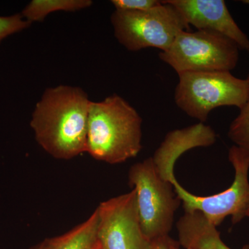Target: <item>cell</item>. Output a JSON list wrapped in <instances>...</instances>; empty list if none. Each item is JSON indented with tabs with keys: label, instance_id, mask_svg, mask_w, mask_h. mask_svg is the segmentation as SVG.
Returning <instances> with one entry per match:
<instances>
[{
	"label": "cell",
	"instance_id": "obj_11",
	"mask_svg": "<svg viewBox=\"0 0 249 249\" xmlns=\"http://www.w3.org/2000/svg\"><path fill=\"white\" fill-rule=\"evenodd\" d=\"M96 209L85 222L67 233L49 238L48 249H100Z\"/></svg>",
	"mask_w": 249,
	"mask_h": 249
},
{
	"label": "cell",
	"instance_id": "obj_15",
	"mask_svg": "<svg viewBox=\"0 0 249 249\" xmlns=\"http://www.w3.org/2000/svg\"><path fill=\"white\" fill-rule=\"evenodd\" d=\"M31 24L32 23L23 18L22 14H15L6 17L0 16V42L8 36L27 29Z\"/></svg>",
	"mask_w": 249,
	"mask_h": 249
},
{
	"label": "cell",
	"instance_id": "obj_16",
	"mask_svg": "<svg viewBox=\"0 0 249 249\" xmlns=\"http://www.w3.org/2000/svg\"><path fill=\"white\" fill-rule=\"evenodd\" d=\"M115 9L129 11H146L159 6L162 1L158 0H111Z\"/></svg>",
	"mask_w": 249,
	"mask_h": 249
},
{
	"label": "cell",
	"instance_id": "obj_1",
	"mask_svg": "<svg viewBox=\"0 0 249 249\" xmlns=\"http://www.w3.org/2000/svg\"><path fill=\"white\" fill-rule=\"evenodd\" d=\"M90 102L78 87L58 85L46 89L30 123L39 145L58 160H71L87 152Z\"/></svg>",
	"mask_w": 249,
	"mask_h": 249
},
{
	"label": "cell",
	"instance_id": "obj_17",
	"mask_svg": "<svg viewBox=\"0 0 249 249\" xmlns=\"http://www.w3.org/2000/svg\"><path fill=\"white\" fill-rule=\"evenodd\" d=\"M175 242L169 235L163 236L152 240L149 249H173Z\"/></svg>",
	"mask_w": 249,
	"mask_h": 249
},
{
	"label": "cell",
	"instance_id": "obj_21",
	"mask_svg": "<svg viewBox=\"0 0 249 249\" xmlns=\"http://www.w3.org/2000/svg\"><path fill=\"white\" fill-rule=\"evenodd\" d=\"M247 217H249V209L248 212H247Z\"/></svg>",
	"mask_w": 249,
	"mask_h": 249
},
{
	"label": "cell",
	"instance_id": "obj_8",
	"mask_svg": "<svg viewBox=\"0 0 249 249\" xmlns=\"http://www.w3.org/2000/svg\"><path fill=\"white\" fill-rule=\"evenodd\" d=\"M96 211L100 249H149L150 241L142 231L134 188L103 201Z\"/></svg>",
	"mask_w": 249,
	"mask_h": 249
},
{
	"label": "cell",
	"instance_id": "obj_7",
	"mask_svg": "<svg viewBox=\"0 0 249 249\" xmlns=\"http://www.w3.org/2000/svg\"><path fill=\"white\" fill-rule=\"evenodd\" d=\"M229 160L235 170V178L226 191L211 196H196L186 191L175 175L168 181L183 201L185 213L199 211L214 227H218L228 216L231 217L232 225L247 217L249 209V152L232 145L229 151Z\"/></svg>",
	"mask_w": 249,
	"mask_h": 249
},
{
	"label": "cell",
	"instance_id": "obj_18",
	"mask_svg": "<svg viewBox=\"0 0 249 249\" xmlns=\"http://www.w3.org/2000/svg\"><path fill=\"white\" fill-rule=\"evenodd\" d=\"M49 238L45 239V240L37 244L34 247H31L30 249H49Z\"/></svg>",
	"mask_w": 249,
	"mask_h": 249
},
{
	"label": "cell",
	"instance_id": "obj_4",
	"mask_svg": "<svg viewBox=\"0 0 249 249\" xmlns=\"http://www.w3.org/2000/svg\"><path fill=\"white\" fill-rule=\"evenodd\" d=\"M240 49L233 41L211 30L178 33L160 58L178 74L187 72L229 71L239 61Z\"/></svg>",
	"mask_w": 249,
	"mask_h": 249
},
{
	"label": "cell",
	"instance_id": "obj_6",
	"mask_svg": "<svg viewBox=\"0 0 249 249\" xmlns=\"http://www.w3.org/2000/svg\"><path fill=\"white\" fill-rule=\"evenodd\" d=\"M128 178L137 193L139 219L147 240L168 235L181 201L173 184L160 178L152 157L132 165Z\"/></svg>",
	"mask_w": 249,
	"mask_h": 249
},
{
	"label": "cell",
	"instance_id": "obj_5",
	"mask_svg": "<svg viewBox=\"0 0 249 249\" xmlns=\"http://www.w3.org/2000/svg\"><path fill=\"white\" fill-rule=\"evenodd\" d=\"M114 36L121 45L132 52L169 48L178 33L190 26L166 1L146 11L116 10L111 16Z\"/></svg>",
	"mask_w": 249,
	"mask_h": 249
},
{
	"label": "cell",
	"instance_id": "obj_3",
	"mask_svg": "<svg viewBox=\"0 0 249 249\" xmlns=\"http://www.w3.org/2000/svg\"><path fill=\"white\" fill-rule=\"evenodd\" d=\"M177 106L187 115L206 122L210 112L222 106L241 109L248 97V83L229 71L187 72L178 74Z\"/></svg>",
	"mask_w": 249,
	"mask_h": 249
},
{
	"label": "cell",
	"instance_id": "obj_10",
	"mask_svg": "<svg viewBox=\"0 0 249 249\" xmlns=\"http://www.w3.org/2000/svg\"><path fill=\"white\" fill-rule=\"evenodd\" d=\"M216 139L217 135L213 129L203 123L168 132L152 157L159 175L168 181L180 156L191 149L212 145Z\"/></svg>",
	"mask_w": 249,
	"mask_h": 249
},
{
	"label": "cell",
	"instance_id": "obj_2",
	"mask_svg": "<svg viewBox=\"0 0 249 249\" xmlns=\"http://www.w3.org/2000/svg\"><path fill=\"white\" fill-rule=\"evenodd\" d=\"M142 121L137 111L119 95L91 101L87 152L109 164L137 157L142 148Z\"/></svg>",
	"mask_w": 249,
	"mask_h": 249
},
{
	"label": "cell",
	"instance_id": "obj_20",
	"mask_svg": "<svg viewBox=\"0 0 249 249\" xmlns=\"http://www.w3.org/2000/svg\"><path fill=\"white\" fill-rule=\"evenodd\" d=\"M242 2H243L244 4L249 5V0H244V1H242Z\"/></svg>",
	"mask_w": 249,
	"mask_h": 249
},
{
	"label": "cell",
	"instance_id": "obj_12",
	"mask_svg": "<svg viewBox=\"0 0 249 249\" xmlns=\"http://www.w3.org/2000/svg\"><path fill=\"white\" fill-rule=\"evenodd\" d=\"M92 4L91 0H32L21 14L31 23L42 22L52 13L75 12L89 8Z\"/></svg>",
	"mask_w": 249,
	"mask_h": 249
},
{
	"label": "cell",
	"instance_id": "obj_14",
	"mask_svg": "<svg viewBox=\"0 0 249 249\" xmlns=\"http://www.w3.org/2000/svg\"><path fill=\"white\" fill-rule=\"evenodd\" d=\"M246 80L248 83V97L245 106L240 109L238 116L231 124L228 137L235 145L249 152V74Z\"/></svg>",
	"mask_w": 249,
	"mask_h": 249
},
{
	"label": "cell",
	"instance_id": "obj_9",
	"mask_svg": "<svg viewBox=\"0 0 249 249\" xmlns=\"http://www.w3.org/2000/svg\"><path fill=\"white\" fill-rule=\"evenodd\" d=\"M188 25L219 33L249 53V39L232 18L224 0H166Z\"/></svg>",
	"mask_w": 249,
	"mask_h": 249
},
{
	"label": "cell",
	"instance_id": "obj_19",
	"mask_svg": "<svg viewBox=\"0 0 249 249\" xmlns=\"http://www.w3.org/2000/svg\"><path fill=\"white\" fill-rule=\"evenodd\" d=\"M179 243H178V242H177V241H175V244H174L173 249H180L179 248Z\"/></svg>",
	"mask_w": 249,
	"mask_h": 249
},
{
	"label": "cell",
	"instance_id": "obj_13",
	"mask_svg": "<svg viewBox=\"0 0 249 249\" xmlns=\"http://www.w3.org/2000/svg\"><path fill=\"white\" fill-rule=\"evenodd\" d=\"M191 249H232L223 242L217 227L209 221L199 223L192 235ZM240 249H249V245Z\"/></svg>",
	"mask_w": 249,
	"mask_h": 249
}]
</instances>
